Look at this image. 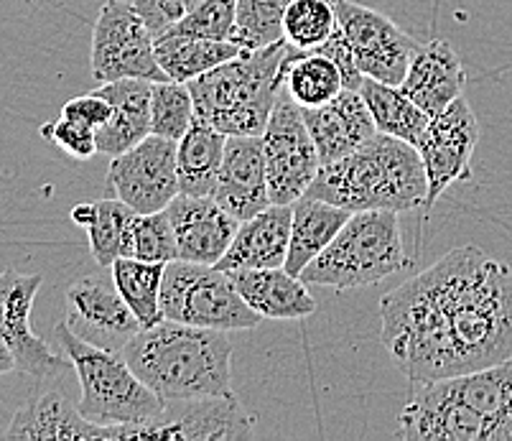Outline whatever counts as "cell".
Returning <instances> with one entry per match:
<instances>
[{
  "mask_svg": "<svg viewBox=\"0 0 512 441\" xmlns=\"http://www.w3.org/2000/svg\"><path fill=\"white\" fill-rule=\"evenodd\" d=\"M380 340L413 383L474 373L512 357V268L462 245L380 301Z\"/></svg>",
  "mask_w": 512,
  "mask_h": 441,
  "instance_id": "obj_1",
  "label": "cell"
},
{
  "mask_svg": "<svg viewBox=\"0 0 512 441\" xmlns=\"http://www.w3.org/2000/svg\"><path fill=\"white\" fill-rule=\"evenodd\" d=\"M130 370L164 401L230 396L232 342L222 329L161 319L123 347Z\"/></svg>",
  "mask_w": 512,
  "mask_h": 441,
  "instance_id": "obj_2",
  "label": "cell"
},
{
  "mask_svg": "<svg viewBox=\"0 0 512 441\" xmlns=\"http://www.w3.org/2000/svg\"><path fill=\"white\" fill-rule=\"evenodd\" d=\"M306 194L349 212H408L426 207L428 181L413 143L377 131L352 153L319 166Z\"/></svg>",
  "mask_w": 512,
  "mask_h": 441,
  "instance_id": "obj_3",
  "label": "cell"
},
{
  "mask_svg": "<svg viewBox=\"0 0 512 441\" xmlns=\"http://www.w3.org/2000/svg\"><path fill=\"white\" fill-rule=\"evenodd\" d=\"M286 39L263 49H242L235 59L186 82L197 118L225 136H263L286 82Z\"/></svg>",
  "mask_w": 512,
  "mask_h": 441,
  "instance_id": "obj_4",
  "label": "cell"
},
{
  "mask_svg": "<svg viewBox=\"0 0 512 441\" xmlns=\"http://www.w3.org/2000/svg\"><path fill=\"white\" fill-rule=\"evenodd\" d=\"M54 337L79 380V411L100 426H143L164 413L166 401L138 378L123 352L90 345L59 322Z\"/></svg>",
  "mask_w": 512,
  "mask_h": 441,
  "instance_id": "obj_5",
  "label": "cell"
},
{
  "mask_svg": "<svg viewBox=\"0 0 512 441\" xmlns=\"http://www.w3.org/2000/svg\"><path fill=\"white\" fill-rule=\"evenodd\" d=\"M411 266L398 212L367 210L352 212L337 238L304 268L301 278L316 286L337 291L362 289L390 276H398Z\"/></svg>",
  "mask_w": 512,
  "mask_h": 441,
  "instance_id": "obj_6",
  "label": "cell"
},
{
  "mask_svg": "<svg viewBox=\"0 0 512 441\" xmlns=\"http://www.w3.org/2000/svg\"><path fill=\"white\" fill-rule=\"evenodd\" d=\"M161 311L164 319L171 322L222 329V332L255 329L263 322V317L245 304L230 273L207 263L189 261L166 263L164 283H161Z\"/></svg>",
  "mask_w": 512,
  "mask_h": 441,
  "instance_id": "obj_7",
  "label": "cell"
},
{
  "mask_svg": "<svg viewBox=\"0 0 512 441\" xmlns=\"http://www.w3.org/2000/svg\"><path fill=\"white\" fill-rule=\"evenodd\" d=\"M90 64L92 77L100 85L125 77L148 82L169 80L156 59V36L128 0H107L97 13Z\"/></svg>",
  "mask_w": 512,
  "mask_h": 441,
  "instance_id": "obj_8",
  "label": "cell"
},
{
  "mask_svg": "<svg viewBox=\"0 0 512 441\" xmlns=\"http://www.w3.org/2000/svg\"><path fill=\"white\" fill-rule=\"evenodd\" d=\"M263 153L273 204H293L309 192L321 161L301 105H296L288 92L286 97L278 95L271 120L265 125Z\"/></svg>",
  "mask_w": 512,
  "mask_h": 441,
  "instance_id": "obj_9",
  "label": "cell"
},
{
  "mask_svg": "<svg viewBox=\"0 0 512 441\" xmlns=\"http://www.w3.org/2000/svg\"><path fill=\"white\" fill-rule=\"evenodd\" d=\"M332 6L337 11L339 29L355 51L357 69L385 85H400L421 44L385 13L362 6L357 0H332Z\"/></svg>",
  "mask_w": 512,
  "mask_h": 441,
  "instance_id": "obj_10",
  "label": "cell"
},
{
  "mask_svg": "<svg viewBox=\"0 0 512 441\" xmlns=\"http://www.w3.org/2000/svg\"><path fill=\"white\" fill-rule=\"evenodd\" d=\"M176 143L164 136H146L115 156L107 169V194L123 199L138 215L161 212L179 194Z\"/></svg>",
  "mask_w": 512,
  "mask_h": 441,
  "instance_id": "obj_11",
  "label": "cell"
},
{
  "mask_svg": "<svg viewBox=\"0 0 512 441\" xmlns=\"http://www.w3.org/2000/svg\"><path fill=\"white\" fill-rule=\"evenodd\" d=\"M255 416H250L230 396L166 401L164 413L143 426H118V439H164V441H212L248 439L253 434Z\"/></svg>",
  "mask_w": 512,
  "mask_h": 441,
  "instance_id": "obj_12",
  "label": "cell"
},
{
  "mask_svg": "<svg viewBox=\"0 0 512 441\" xmlns=\"http://www.w3.org/2000/svg\"><path fill=\"white\" fill-rule=\"evenodd\" d=\"M479 143V125L469 102L456 97L441 115L428 120L416 148L426 169V210L439 202L441 194L456 181L472 179V156Z\"/></svg>",
  "mask_w": 512,
  "mask_h": 441,
  "instance_id": "obj_13",
  "label": "cell"
},
{
  "mask_svg": "<svg viewBox=\"0 0 512 441\" xmlns=\"http://www.w3.org/2000/svg\"><path fill=\"white\" fill-rule=\"evenodd\" d=\"M41 286V273H21L13 268L0 273V337L16 355L21 373L46 380L64 373L69 362L31 329V309Z\"/></svg>",
  "mask_w": 512,
  "mask_h": 441,
  "instance_id": "obj_14",
  "label": "cell"
},
{
  "mask_svg": "<svg viewBox=\"0 0 512 441\" xmlns=\"http://www.w3.org/2000/svg\"><path fill=\"white\" fill-rule=\"evenodd\" d=\"M67 327L77 337L102 350L123 352L138 332L141 322L130 311L110 276H87L67 289Z\"/></svg>",
  "mask_w": 512,
  "mask_h": 441,
  "instance_id": "obj_15",
  "label": "cell"
},
{
  "mask_svg": "<svg viewBox=\"0 0 512 441\" xmlns=\"http://www.w3.org/2000/svg\"><path fill=\"white\" fill-rule=\"evenodd\" d=\"M400 439L408 441H502L482 413L451 396L441 380L423 383L400 411Z\"/></svg>",
  "mask_w": 512,
  "mask_h": 441,
  "instance_id": "obj_16",
  "label": "cell"
},
{
  "mask_svg": "<svg viewBox=\"0 0 512 441\" xmlns=\"http://www.w3.org/2000/svg\"><path fill=\"white\" fill-rule=\"evenodd\" d=\"M166 212L176 232L179 261L217 266L240 227V220L232 217L214 197L176 194Z\"/></svg>",
  "mask_w": 512,
  "mask_h": 441,
  "instance_id": "obj_17",
  "label": "cell"
},
{
  "mask_svg": "<svg viewBox=\"0 0 512 441\" xmlns=\"http://www.w3.org/2000/svg\"><path fill=\"white\" fill-rule=\"evenodd\" d=\"M212 197L237 220H250L271 207L263 136H227L220 176Z\"/></svg>",
  "mask_w": 512,
  "mask_h": 441,
  "instance_id": "obj_18",
  "label": "cell"
},
{
  "mask_svg": "<svg viewBox=\"0 0 512 441\" xmlns=\"http://www.w3.org/2000/svg\"><path fill=\"white\" fill-rule=\"evenodd\" d=\"M464 85H467V72L456 49L449 41L434 39L418 46L398 87L428 118H436L456 97H462Z\"/></svg>",
  "mask_w": 512,
  "mask_h": 441,
  "instance_id": "obj_19",
  "label": "cell"
},
{
  "mask_svg": "<svg viewBox=\"0 0 512 441\" xmlns=\"http://www.w3.org/2000/svg\"><path fill=\"white\" fill-rule=\"evenodd\" d=\"M321 166L342 159L377 133L375 120L357 90H342L319 108H301Z\"/></svg>",
  "mask_w": 512,
  "mask_h": 441,
  "instance_id": "obj_20",
  "label": "cell"
},
{
  "mask_svg": "<svg viewBox=\"0 0 512 441\" xmlns=\"http://www.w3.org/2000/svg\"><path fill=\"white\" fill-rule=\"evenodd\" d=\"M8 439H62V441H115L118 426H100L90 421L79 406H72L62 393L49 391L23 403L6 429Z\"/></svg>",
  "mask_w": 512,
  "mask_h": 441,
  "instance_id": "obj_21",
  "label": "cell"
},
{
  "mask_svg": "<svg viewBox=\"0 0 512 441\" xmlns=\"http://www.w3.org/2000/svg\"><path fill=\"white\" fill-rule=\"evenodd\" d=\"M291 215V204H271L250 220H242L217 268L227 273L245 268H281L291 243Z\"/></svg>",
  "mask_w": 512,
  "mask_h": 441,
  "instance_id": "obj_22",
  "label": "cell"
},
{
  "mask_svg": "<svg viewBox=\"0 0 512 441\" xmlns=\"http://www.w3.org/2000/svg\"><path fill=\"white\" fill-rule=\"evenodd\" d=\"M235 289L245 304L263 319L299 322L316 311L314 296L306 289L301 276H293L286 268H245L230 273Z\"/></svg>",
  "mask_w": 512,
  "mask_h": 441,
  "instance_id": "obj_23",
  "label": "cell"
},
{
  "mask_svg": "<svg viewBox=\"0 0 512 441\" xmlns=\"http://www.w3.org/2000/svg\"><path fill=\"white\" fill-rule=\"evenodd\" d=\"M113 105V118L97 131V153L120 156L143 138L151 136V82L125 77L97 87Z\"/></svg>",
  "mask_w": 512,
  "mask_h": 441,
  "instance_id": "obj_24",
  "label": "cell"
},
{
  "mask_svg": "<svg viewBox=\"0 0 512 441\" xmlns=\"http://www.w3.org/2000/svg\"><path fill=\"white\" fill-rule=\"evenodd\" d=\"M291 210V243H288L283 268L293 276H301L316 255L337 238V232L352 217V212L327 202V199L311 197V194L296 199Z\"/></svg>",
  "mask_w": 512,
  "mask_h": 441,
  "instance_id": "obj_25",
  "label": "cell"
},
{
  "mask_svg": "<svg viewBox=\"0 0 512 441\" xmlns=\"http://www.w3.org/2000/svg\"><path fill=\"white\" fill-rule=\"evenodd\" d=\"M441 385L451 396L482 413L484 419H490L500 429L502 441H512V357L490 368L446 378Z\"/></svg>",
  "mask_w": 512,
  "mask_h": 441,
  "instance_id": "obj_26",
  "label": "cell"
},
{
  "mask_svg": "<svg viewBox=\"0 0 512 441\" xmlns=\"http://www.w3.org/2000/svg\"><path fill=\"white\" fill-rule=\"evenodd\" d=\"M227 136L204 120H194L192 128L176 143V174L179 194L212 197L225 156Z\"/></svg>",
  "mask_w": 512,
  "mask_h": 441,
  "instance_id": "obj_27",
  "label": "cell"
},
{
  "mask_svg": "<svg viewBox=\"0 0 512 441\" xmlns=\"http://www.w3.org/2000/svg\"><path fill=\"white\" fill-rule=\"evenodd\" d=\"M242 51L235 41L197 39L184 34H164L156 39V59L166 77L174 82H192L199 74L230 62Z\"/></svg>",
  "mask_w": 512,
  "mask_h": 441,
  "instance_id": "obj_28",
  "label": "cell"
},
{
  "mask_svg": "<svg viewBox=\"0 0 512 441\" xmlns=\"http://www.w3.org/2000/svg\"><path fill=\"white\" fill-rule=\"evenodd\" d=\"M138 212L118 197H105L100 202L77 204L72 210L74 225H82L90 238L92 258L97 266L110 268L123 253V240L130 222Z\"/></svg>",
  "mask_w": 512,
  "mask_h": 441,
  "instance_id": "obj_29",
  "label": "cell"
},
{
  "mask_svg": "<svg viewBox=\"0 0 512 441\" xmlns=\"http://www.w3.org/2000/svg\"><path fill=\"white\" fill-rule=\"evenodd\" d=\"M283 72H286L283 87H286L288 97L301 108H319L344 90L342 72L337 64L316 49L288 51Z\"/></svg>",
  "mask_w": 512,
  "mask_h": 441,
  "instance_id": "obj_30",
  "label": "cell"
},
{
  "mask_svg": "<svg viewBox=\"0 0 512 441\" xmlns=\"http://www.w3.org/2000/svg\"><path fill=\"white\" fill-rule=\"evenodd\" d=\"M360 95L365 100L367 110H370L372 120H375L377 131L416 146L431 118L418 108L406 92L400 90L398 85H385V82L365 77L360 85Z\"/></svg>",
  "mask_w": 512,
  "mask_h": 441,
  "instance_id": "obj_31",
  "label": "cell"
},
{
  "mask_svg": "<svg viewBox=\"0 0 512 441\" xmlns=\"http://www.w3.org/2000/svg\"><path fill=\"white\" fill-rule=\"evenodd\" d=\"M166 263H148L138 258H118L107 271L113 273L120 296L136 314L141 327H153L164 319L161 311V283Z\"/></svg>",
  "mask_w": 512,
  "mask_h": 441,
  "instance_id": "obj_32",
  "label": "cell"
},
{
  "mask_svg": "<svg viewBox=\"0 0 512 441\" xmlns=\"http://www.w3.org/2000/svg\"><path fill=\"white\" fill-rule=\"evenodd\" d=\"M120 258H138L148 263L179 261V245L169 212L161 210L133 217L125 232Z\"/></svg>",
  "mask_w": 512,
  "mask_h": 441,
  "instance_id": "obj_33",
  "label": "cell"
},
{
  "mask_svg": "<svg viewBox=\"0 0 512 441\" xmlns=\"http://www.w3.org/2000/svg\"><path fill=\"white\" fill-rule=\"evenodd\" d=\"M337 11L332 0H291L283 16V39L293 49L309 51L337 31Z\"/></svg>",
  "mask_w": 512,
  "mask_h": 441,
  "instance_id": "obj_34",
  "label": "cell"
},
{
  "mask_svg": "<svg viewBox=\"0 0 512 441\" xmlns=\"http://www.w3.org/2000/svg\"><path fill=\"white\" fill-rule=\"evenodd\" d=\"M197 120L192 92L184 82H151V133L181 141Z\"/></svg>",
  "mask_w": 512,
  "mask_h": 441,
  "instance_id": "obj_35",
  "label": "cell"
},
{
  "mask_svg": "<svg viewBox=\"0 0 512 441\" xmlns=\"http://www.w3.org/2000/svg\"><path fill=\"white\" fill-rule=\"evenodd\" d=\"M291 0H237L235 44L263 49L283 39V16Z\"/></svg>",
  "mask_w": 512,
  "mask_h": 441,
  "instance_id": "obj_36",
  "label": "cell"
},
{
  "mask_svg": "<svg viewBox=\"0 0 512 441\" xmlns=\"http://www.w3.org/2000/svg\"><path fill=\"white\" fill-rule=\"evenodd\" d=\"M237 0H202L186 18L171 26L166 34L197 36V39L235 41Z\"/></svg>",
  "mask_w": 512,
  "mask_h": 441,
  "instance_id": "obj_37",
  "label": "cell"
},
{
  "mask_svg": "<svg viewBox=\"0 0 512 441\" xmlns=\"http://www.w3.org/2000/svg\"><path fill=\"white\" fill-rule=\"evenodd\" d=\"M41 136L77 161H90L97 153V133L90 125L67 118V115H62L54 123L41 125Z\"/></svg>",
  "mask_w": 512,
  "mask_h": 441,
  "instance_id": "obj_38",
  "label": "cell"
},
{
  "mask_svg": "<svg viewBox=\"0 0 512 441\" xmlns=\"http://www.w3.org/2000/svg\"><path fill=\"white\" fill-rule=\"evenodd\" d=\"M202 0H133L136 11L141 13L151 34L164 36L171 26L186 18Z\"/></svg>",
  "mask_w": 512,
  "mask_h": 441,
  "instance_id": "obj_39",
  "label": "cell"
},
{
  "mask_svg": "<svg viewBox=\"0 0 512 441\" xmlns=\"http://www.w3.org/2000/svg\"><path fill=\"white\" fill-rule=\"evenodd\" d=\"M316 51L327 54V57L337 64L339 72H342L344 90L360 92V85H362V80H365V74L357 69L355 51H352V44H349V39L344 36V31L339 29V26H337V31H334V34L324 41V44L316 46Z\"/></svg>",
  "mask_w": 512,
  "mask_h": 441,
  "instance_id": "obj_40",
  "label": "cell"
},
{
  "mask_svg": "<svg viewBox=\"0 0 512 441\" xmlns=\"http://www.w3.org/2000/svg\"><path fill=\"white\" fill-rule=\"evenodd\" d=\"M62 115L90 125L92 131L97 133L102 125H107L110 123V118H113V105H110L107 97H102L100 92L95 90V92H87V95L72 97V100L62 108Z\"/></svg>",
  "mask_w": 512,
  "mask_h": 441,
  "instance_id": "obj_41",
  "label": "cell"
},
{
  "mask_svg": "<svg viewBox=\"0 0 512 441\" xmlns=\"http://www.w3.org/2000/svg\"><path fill=\"white\" fill-rule=\"evenodd\" d=\"M13 370H18L16 355H13V350L8 347V342L0 337V378H3V375H11Z\"/></svg>",
  "mask_w": 512,
  "mask_h": 441,
  "instance_id": "obj_42",
  "label": "cell"
}]
</instances>
